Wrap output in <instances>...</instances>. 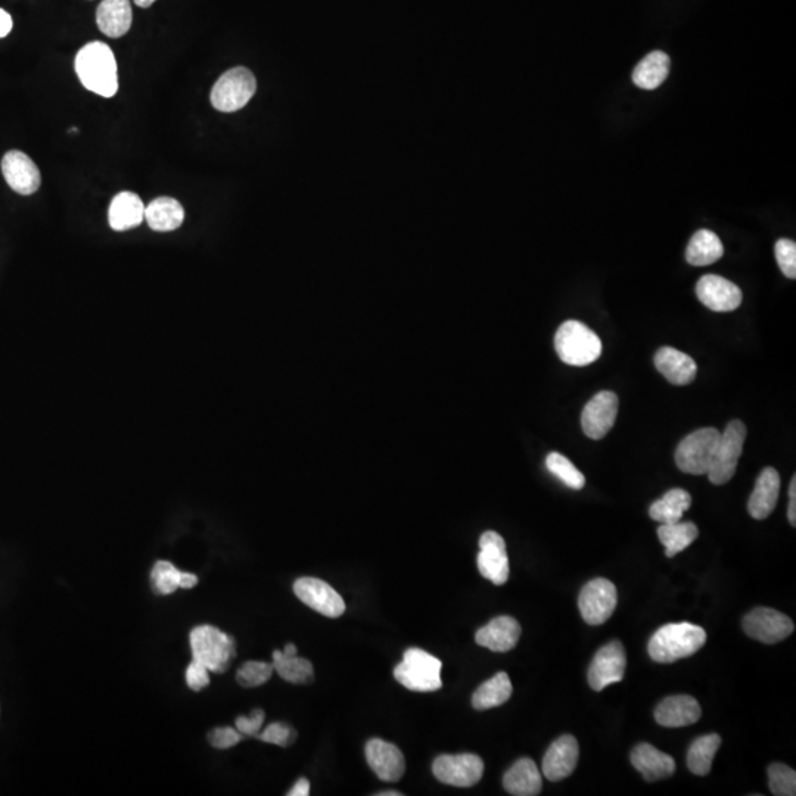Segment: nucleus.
I'll return each instance as SVG.
<instances>
[{"label": "nucleus", "instance_id": "39448f33", "mask_svg": "<svg viewBox=\"0 0 796 796\" xmlns=\"http://www.w3.org/2000/svg\"><path fill=\"white\" fill-rule=\"evenodd\" d=\"M441 668L440 659L422 649L412 648L404 652L403 661L394 670V677L412 692H435L443 686Z\"/></svg>", "mask_w": 796, "mask_h": 796}, {"label": "nucleus", "instance_id": "f257e3e1", "mask_svg": "<svg viewBox=\"0 0 796 796\" xmlns=\"http://www.w3.org/2000/svg\"><path fill=\"white\" fill-rule=\"evenodd\" d=\"M77 77L89 92L113 98L118 92V67L113 49L102 42L83 46L74 61Z\"/></svg>", "mask_w": 796, "mask_h": 796}, {"label": "nucleus", "instance_id": "0eeeda50", "mask_svg": "<svg viewBox=\"0 0 796 796\" xmlns=\"http://www.w3.org/2000/svg\"><path fill=\"white\" fill-rule=\"evenodd\" d=\"M720 435L715 428H702L687 435L676 450V465L680 471L690 475H707Z\"/></svg>", "mask_w": 796, "mask_h": 796}, {"label": "nucleus", "instance_id": "6e6552de", "mask_svg": "<svg viewBox=\"0 0 796 796\" xmlns=\"http://www.w3.org/2000/svg\"><path fill=\"white\" fill-rule=\"evenodd\" d=\"M745 440V424L742 421L729 422L724 432H721L720 441H718L714 459H712L711 468L707 474L712 484L723 485L735 477Z\"/></svg>", "mask_w": 796, "mask_h": 796}, {"label": "nucleus", "instance_id": "a211bd4d", "mask_svg": "<svg viewBox=\"0 0 796 796\" xmlns=\"http://www.w3.org/2000/svg\"><path fill=\"white\" fill-rule=\"evenodd\" d=\"M366 760L373 773L384 782H398L406 771L403 752L393 743L370 739L366 743Z\"/></svg>", "mask_w": 796, "mask_h": 796}, {"label": "nucleus", "instance_id": "c03bdc74", "mask_svg": "<svg viewBox=\"0 0 796 796\" xmlns=\"http://www.w3.org/2000/svg\"><path fill=\"white\" fill-rule=\"evenodd\" d=\"M186 683L194 692L205 689L210 684V670L194 659L186 670Z\"/></svg>", "mask_w": 796, "mask_h": 796}, {"label": "nucleus", "instance_id": "58836bf2", "mask_svg": "<svg viewBox=\"0 0 796 796\" xmlns=\"http://www.w3.org/2000/svg\"><path fill=\"white\" fill-rule=\"evenodd\" d=\"M275 673L273 664L261 661H248L236 673V682L242 687H258L269 682Z\"/></svg>", "mask_w": 796, "mask_h": 796}, {"label": "nucleus", "instance_id": "a19ab883", "mask_svg": "<svg viewBox=\"0 0 796 796\" xmlns=\"http://www.w3.org/2000/svg\"><path fill=\"white\" fill-rule=\"evenodd\" d=\"M257 739H260L261 742L288 748L297 739V732L288 724L272 723L266 727L264 732L258 733Z\"/></svg>", "mask_w": 796, "mask_h": 796}, {"label": "nucleus", "instance_id": "b1692460", "mask_svg": "<svg viewBox=\"0 0 796 796\" xmlns=\"http://www.w3.org/2000/svg\"><path fill=\"white\" fill-rule=\"evenodd\" d=\"M780 493L779 472L774 468H766L758 477L754 491L749 497L748 511L754 519H766L776 508Z\"/></svg>", "mask_w": 796, "mask_h": 796}, {"label": "nucleus", "instance_id": "dca6fc26", "mask_svg": "<svg viewBox=\"0 0 796 796\" xmlns=\"http://www.w3.org/2000/svg\"><path fill=\"white\" fill-rule=\"evenodd\" d=\"M478 569L481 575L496 586H503L509 578V558L506 543L496 531H487L480 539Z\"/></svg>", "mask_w": 796, "mask_h": 796}, {"label": "nucleus", "instance_id": "5701e85b", "mask_svg": "<svg viewBox=\"0 0 796 796\" xmlns=\"http://www.w3.org/2000/svg\"><path fill=\"white\" fill-rule=\"evenodd\" d=\"M521 626L512 617H497L477 631L478 645L493 652H509L518 645Z\"/></svg>", "mask_w": 796, "mask_h": 796}, {"label": "nucleus", "instance_id": "393cba45", "mask_svg": "<svg viewBox=\"0 0 796 796\" xmlns=\"http://www.w3.org/2000/svg\"><path fill=\"white\" fill-rule=\"evenodd\" d=\"M143 220H145V204L139 195L127 191L115 195L108 210V223L111 229L124 232L138 228Z\"/></svg>", "mask_w": 796, "mask_h": 796}, {"label": "nucleus", "instance_id": "09e8293b", "mask_svg": "<svg viewBox=\"0 0 796 796\" xmlns=\"http://www.w3.org/2000/svg\"><path fill=\"white\" fill-rule=\"evenodd\" d=\"M197 584V575L189 574V572H183L182 581H180V589H192V587L197 586Z\"/></svg>", "mask_w": 796, "mask_h": 796}, {"label": "nucleus", "instance_id": "4468645a", "mask_svg": "<svg viewBox=\"0 0 796 796\" xmlns=\"http://www.w3.org/2000/svg\"><path fill=\"white\" fill-rule=\"evenodd\" d=\"M618 397L612 391H600L584 407L581 427L584 434L592 440L606 437L617 421Z\"/></svg>", "mask_w": 796, "mask_h": 796}, {"label": "nucleus", "instance_id": "ddd939ff", "mask_svg": "<svg viewBox=\"0 0 796 796\" xmlns=\"http://www.w3.org/2000/svg\"><path fill=\"white\" fill-rule=\"evenodd\" d=\"M627 658L620 642H611L599 649L589 668V684L596 692H602L611 684L620 683L626 673Z\"/></svg>", "mask_w": 796, "mask_h": 796}, {"label": "nucleus", "instance_id": "412c9836", "mask_svg": "<svg viewBox=\"0 0 796 796\" xmlns=\"http://www.w3.org/2000/svg\"><path fill=\"white\" fill-rule=\"evenodd\" d=\"M655 366L658 372L673 385H689L695 381L698 366L695 360L673 347H662L656 351Z\"/></svg>", "mask_w": 796, "mask_h": 796}, {"label": "nucleus", "instance_id": "e433bc0d", "mask_svg": "<svg viewBox=\"0 0 796 796\" xmlns=\"http://www.w3.org/2000/svg\"><path fill=\"white\" fill-rule=\"evenodd\" d=\"M182 574L183 572L170 562H157L151 572V583L155 593L166 596L176 592L177 589H180Z\"/></svg>", "mask_w": 796, "mask_h": 796}, {"label": "nucleus", "instance_id": "c85d7f7f", "mask_svg": "<svg viewBox=\"0 0 796 796\" xmlns=\"http://www.w3.org/2000/svg\"><path fill=\"white\" fill-rule=\"evenodd\" d=\"M670 68L671 59L665 52H651L634 68L633 83L640 89H658L667 80Z\"/></svg>", "mask_w": 796, "mask_h": 796}, {"label": "nucleus", "instance_id": "8fccbe9b", "mask_svg": "<svg viewBox=\"0 0 796 796\" xmlns=\"http://www.w3.org/2000/svg\"><path fill=\"white\" fill-rule=\"evenodd\" d=\"M282 652H284V654L288 656L297 655L298 654L297 646H295L294 643H288V645L285 646V649Z\"/></svg>", "mask_w": 796, "mask_h": 796}, {"label": "nucleus", "instance_id": "4be33fe9", "mask_svg": "<svg viewBox=\"0 0 796 796\" xmlns=\"http://www.w3.org/2000/svg\"><path fill=\"white\" fill-rule=\"evenodd\" d=\"M631 764L646 782H658L676 773V761L673 757L659 751L649 743H640L631 752Z\"/></svg>", "mask_w": 796, "mask_h": 796}, {"label": "nucleus", "instance_id": "37998d69", "mask_svg": "<svg viewBox=\"0 0 796 796\" xmlns=\"http://www.w3.org/2000/svg\"><path fill=\"white\" fill-rule=\"evenodd\" d=\"M264 720H266V714H264L263 710H258L257 708V710L251 712V715H248V717L236 718V730H238L241 735L257 738L261 727H263Z\"/></svg>", "mask_w": 796, "mask_h": 796}, {"label": "nucleus", "instance_id": "de8ad7c7", "mask_svg": "<svg viewBox=\"0 0 796 796\" xmlns=\"http://www.w3.org/2000/svg\"><path fill=\"white\" fill-rule=\"evenodd\" d=\"M12 26H14V23H12L11 15L0 9V39L11 33Z\"/></svg>", "mask_w": 796, "mask_h": 796}, {"label": "nucleus", "instance_id": "6ab92c4d", "mask_svg": "<svg viewBox=\"0 0 796 796\" xmlns=\"http://www.w3.org/2000/svg\"><path fill=\"white\" fill-rule=\"evenodd\" d=\"M580 757V746L571 735L561 736L547 749L543 758V774L550 782H561L574 773Z\"/></svg>", "mask_w": 796, "mask_h": 796}, {"label": "nucleus", "instance_id": "c9c22d12", "mask_svg": "<svg viewBox=\"0 0 796 796\" xmlns=\"http://www.w3.org/2000/svg\"><path fill=\"white\" fill-rule=\"evenodd\" d=\"M546 466L555 477H558L567 487L572 490H581L586 485L584 475L572 465L571 460L561 453H550L546 457Z\"/></svg>", "mask_w": 796, "mask_h": 796}, {"label": "nucleus", "instance_id": "cd10ccee", "mask_svg": "<svg viewBox=\"0 0 796 796\" xmlns=\"http://www.w3.org/2000/svg\"><path fill=\"white\" fill-rule=\"evenodd\" d=\"M145 220L155 232H171L185 222V210L177 199L160 197L145 207Z\"/></svg>", "mask_w": 796, "mask_h": 796}, {"label": "nucleus", "instance_id": "7ed1b4c3", "mask_svg": "<svg viewBox=\"0 0 796 796\" xmlns=\"http://www.w3.org/2000/svg\"><path fill=\"white\" fill-rule=\"evenodd\" d=\"M559 359L569 366L592 365L602 354V341L589 326L578 320L562 323L555 335Z\"/></svg>", "mask_w": 796, "mask_h": 796}, {"label": "nucleus", "instance_id": "1a4fd4ad", "mask_svg": "<svg viewBox=\"0 0 796 796\" xmlns=\"http://www.w3.org/2000/svg\"><path fill=\"white\" fill-rule=\"evenodd\" d=\"M617 587L606 578H596L581 590L578 608L581 617L590 626H602L617 608Z\"/></svg>", "mask_w": 796, "mask_h": 796}, {"label": "nucleus", "instance_id": "f03ea898", "mask_svg": "<svg viewBox=\"0 0 796 796\" xmlns=\"http://www.w3.org/2000/svg\"><path fill=\"white\" fill-rule=\"evenodd\" d=\"M707 642L704 628L690 623L667 624L652 636L648 652L655 662L671 664L695 655Z\"/></svg>", "mask_w": 796, "mask_h": 796}, {"label": "nucleus", "instance_id": "f8f14e48", "mask_svg": "<svg viewBox=\"0 0 796 796\" xmlns=\"http://www.w3.org/2000/svg\"><path fill=\"white\" fill-rule=\"evenodd\" d=\"M294 593L304 605L325 617L338 618L345 612V602L340 593L319 578H298L294 584Z\"/></svg>", "mask_w": 796, "mask_h": 796}, {"label": "nucleus", "instance_id": "7c9ffc66", "mask_svg": "<svg viewBox=\"0 0 796 796\" xmlns=\"http://www.w3.org/2000/svg\"><path fill=\"white\" fill-rule=\"evenodd\" d=\"M690 505H692V496L682 488H674L665 493L662 499L652 503L649 515L659 524H674L682 521L684 512L689 511Z\"/></svg>", "mask_w": 796, "mask_h": 796}, {"label": "nucleus", "instance_id": "20e7f679", "mask_svg": "<svg viewBox=\"0 0 796 796\" xmlns=\"http://www.w3.org/2000/svg\"><path fill=\"white\" fill-rule=\"evenodd\" d=\"M191 649L195 661L205 665L210 673H226L236 656L233 637L213 626H199L192 630Z\"/></svg>", "mask_w": 796, "mask_h": 796}, {"label": "nucleus", "instance_id": "f3484780", "mask_svg": "<svg viewBox=\"0 0 796 796\" xmlns=\"http://www.w3.org/2000/svg\"><path fill=\"white\" fill-rule=\"evenodd\" d=\"M2 173L9 188L20 195L34 194L42 183L39 167L21 151L6 152L2 160Z\"/></svg>", "mask_w": 796, "mask_h": 796}, {"label": "nucleus", "instance_id": "c756f323", "mask_svg": "<svg viewBox=\"0 0 796 796\" xmlns=\"http://www.w3.org/2000/svg\"><path fill=\"white\" fill-rule=\"evenodd\" d=\"M724 247L720 238L711 230H698L689 241L686 250L687 263L696 267L711 266L720 260Z\"/></svg>", "mask_w": 796, "mask_h": 796}, {"label": "nucleus", "instance_id": "49530a36", "mask_svg": "<svg viewBox=\"0 0 796 796\" xmlns=\"http://www.w3.org/2000/svg\"><path fill=\"white\" fill-rule=\"evenodd\" d=\"M310 795V783L309 780L304 779L301 777L294 786H292L291 791L288 792V796H307Z\"/></svg>", "mask_w": 796, "mask_h": 796}, {"label": "nucleus", "instance_id": "9b49d317", "mask_svg": "<svg viewBox=\"0 0 796 796\" xmlns=\"http://www.w3.org/2000/svg\"><path fill=\"white\" fill-rule=\"evenodd\" d=\"M743 630L751 639L766 645L783 642L794 633L795 626L791 618L782 612L770 608H757L743 618Z\"/></svg>", "mask_w": 796, "mask_h": 796}, {"label": "nucleus", "instance_id": "9d476101", "mask_svg": "<svg viewBox=\"0 0 796 796\" xmlns=\"http://www.w3.org/2000/svg\"><path fill=\"white\" fill-rule=\"evenodd\" d=\"M432 773L446 785L471 788L484 774V761L475 754L441 755L432 764Z\"/></svg>", "mask_w": 796, "mask_h": 796}, {"label": "nucleus", "instance_id": "2eb2a0df", "mask_svg": "<svg viewBox=\"0 0 796 796\" xmlns=\"http://www.w3.org/2000/svg\"><path fill=\"white\" fill-rule=\"evenodd\" d=\"M696 295L707 309L717 313L733 312L742 304L739 286L717 275L702 276L696 284Z\"/></svg>", "mask_w": 796, "mask_h": 796}, {"label": "nucleus", "instance_id": "ea45409f", "mask_svg": "<svg viewBox=\"0 0 796 796\" xmlns=\"http://www.w3.org/2000/svg\"><path fill=\"white\" fill-rule=\"evenodd\" d=\"M777 264L783 275L789 279L796 278V244L791 239H779L774 247Z\"/></svg>", "mask_w": 796, "mask_h": 796}, {"label": "nucleus", "instance_id": "473e14b6", "mask_svg": "<svg viewBox=\"0 0 796 796\" xmlns=\"http://www.w3.org/2000/svg\"><path fill=\"white\" fill-rule=\"evenodd\" d=\"M699 530L693 522H674V524H661L658 528V539L665 546L667 558H673L677 553L683 552L698 539Z\"/></svg>", "mask_w": 796, "mask_h": 796}, {"label": "nucleus", "instance_id": "3c124183", "mask_svg": "<svg viewBox=\"0 0 796 796\" xmlns=\"http://www.w3.org/2000/svg\"><path fill=\"white\" fill-rule=\"evenodd\" d=\"M155 0H135L136 5L141 6V8H149V6L154 5Z\"/></svg>", "mask_w": 796, "mask_h": 796}, {"label": "nucleus", "instance_id": "4c0bfd02", "mask_svg": "<svg viewBox=\"0 0 796 796\" xmlns=\"http://www.w3.org/2000/svg\"><path fill=\"white\" fill-rule=\"evenodd\" d=\"M768 785L771 794L776 796L796 795V773L785 764H771L768 767Z\"/></svg>", "mask_w": 796, "mask_h": 796}, {"label": "nucleus", "instance_id": "f704fd0d", "mask_svg": "<svg viewBox=\"0 0 796 796\" xmlns=\"http://www.w3.org/2000/svg\"><path fill=\"white\" fill-rule=\"evenodd\" d=\"M721 746L718 735L701 736L696 739L687 752V767L696 776H707L711 773L712 761Z\"/></svg>", "mask_w": 796, "mask_h": 796}, {"label": "nucleus", "instance_id": "bb28decb", "mask_svg": "<svg viewBox=\"0 0 796 796\" xmlns=\"http://www.w3.org/2000/svg\"><path fill=\"white\" fill-rule=\"evenodd\" d=\"M503 786L508 794L515 796H536L543 788L539 767L530 758H521L503 777Z\"/></svg>", "mask_w": 796, "mask_h": 796}, {"label": "nucleus", "instance_id": "79ce46f5", "mask_svg": "<svg viewBox=\"0 0 796 796\" xmlns=\"http://www.w3.org/2000/svg\"><path fill=\"white\" fill-rule=\"evenodd\" d=\"M242 738H244V735H241L238 730L232 729V727H219V729L211 730L208 733V742L217 749L233 748V746L241 742Z\"/></svg>", "mask_w": 796, "mask_h": 796}, {"label": "nucleus", "instance_id": "a878e982", "mask_svg": "<svg viewBox=\"0 0 796 796\" xmlns=\"http://www.w3.org/2000/svg\"><path fill=\"white\" fill-rule=\"evenodd\" d=\"M132 21L130 0H102L96 11V24L99 30L113 39L127 34L132 27Z\"/></svg>", "mask_w": 796, "mask_h": 796}, {"label": "nucleus", "instance_id": "603ef678", "mask_svg": "<svg viewBox=\"0 0 796 796\" xmlns=\"http://www.w3.org/2000/svg\"><path fill=\"white\" fill-rule=\"evenodd\" d=\"M401 795L403 794H400V792L397 791L379 792V794H376V796H401Z\"/></svg>", "mask_w": 796, "mask_h": 796}, {"label": "nucleus", "instance_id": "423d86ee", "mask_svg": "<svg viewBox=\"0 0 796 796\" xmlns=\"http://www.w3.org/2000/svg\"><path fill=\"white\" fill-rule=\"evenodd\" d=\"M256 90V77L248 68H232L226 71L213 86L211 105L220 113H235L253 99Z\"/></svg>", "mask_w": 796, "mask_h": 796}, {"label": "nucleus", "instance_id": "a18cd8bd", "mask_svg": "<svg viewBox=\"0 0 796 796\" xmlns=\"http://www.w3.org/2000/svg\"><path fill=\"white\" fill-rule=\"evenodd\" d=\"M789 508H788V519L791 522L792 527L796 525V477L792 478L791 487H789Z\"/></svg>", "mask_w": 796, "mask_h": 796}, {"label": "nucleus", "instance_id": "72a5a7b5", "mask_svg": "<svg viewBox=\"0 0 796 796\" xmlns=\"http://www.w3.org/2000/svg\"><path fill=\"white\" fill-rule=\"evenodd\" d=\"M273 668L288 683L310 684L314 680L312 662L298 655L288 656L282 651L273 652Z\"/></svg>", "mask_w": 796, "mask_h": 796}, {"label": "nucleus", "instance_id": "aec40b11", "mask_svg": "<svg viewBox=\"0 0 796 796\" xmlns=\"http://www.w3.org/2000/svg\"><path fill=\"white\" fill-rule=\"evenodd\" d=\"M701 715V705L689 695L670 696V698L664 699L655 710L656 723L662 727H670V729L695 724Z\"/></svg>", "mask_w": 796, "mask_h": 796}, {"label": "nucleus", "instance_id": "2f4dec72", "mask_svg": "<svg viewBox=\"0 0 796 796\" xmlns=\"http://www.w3.org/2000/svg\"><path fill=\"white\" fill-rule=\"evenodd\" d=\"M512 683L508 674L499 673L478 687L472 696V707L478 711L491 710L506 704L512 696Z\"/></svg>", "mask_w": 796, "mask_h": 796}]
</instances>
